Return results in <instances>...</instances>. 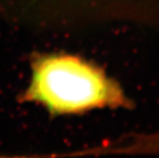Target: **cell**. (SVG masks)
Segmentation results:
<instances>
[{"label": "cell", "mask_w": 159, "mask_h": 158, "mask_svg": "<svg viewBox=\"0 0 159 158\" xmlns=\"http://www.w3.org/2000/svg\"><path fill=\"white\" fill-rule=\"evenodd\" d=\"M21 101L41 106L52 116L133 107L121 86L102 69L67 53H46L34 58L29 84Z\"/></svg>", "instance_id": "6da1fadb"}, {"label": "cell", "mask_w": 159, "mask_h": 158, "mask_svg": "<svg viewBox=\"0 0 159 158\" xmlns=\"http://www.w3.org/2000/svg\"><path fill=\"white\" fill-rule=\"evenodd\" d=\"M104 154H128V155L159 154V130L149 134H129L126 138L117 140L109 145L73 153V156L104 155Z\"/></svg>", "instance_id": "7a4b0ae2"}]
</instances>
